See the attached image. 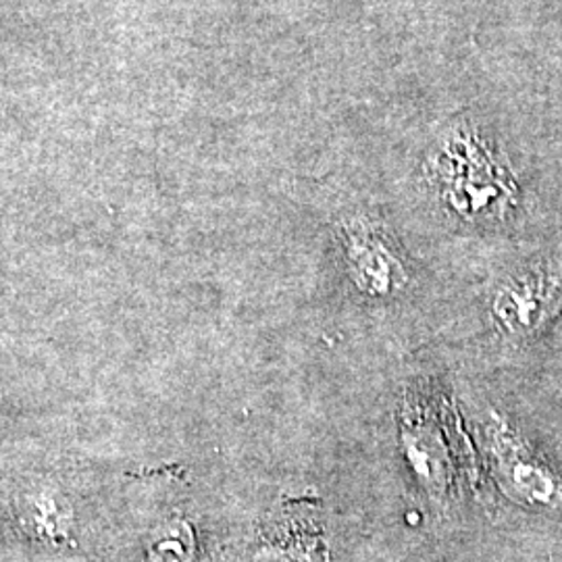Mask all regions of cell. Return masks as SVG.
Masks as SVG:
<instances>
[{
  "label": "cell",
  "mask_w": 562,
  "mask_h": 562,
  "mask_svg": "<svg viewBox=\"0 0 562 562\" xmlns=\"http://www.w3.org/2000/svg\"><path fill=\"white\" fill-rule=\"evenodd\" d=\"M485 434L494 475L510 498L540 508L562 506L561 475L522 440L503 415H490Z\"/></svg>",
  "instance_id": "obj_1"
},
{
  "label": "cell",
  "mask_w": 562,
  "mask_h": 562,
  "mask_svg": "<svg viewBox=\"0 0 562 562\" xmlns=\"http://www.w3.org/2000/svg\"><path fill=\"white\" fill-rule=\"evenodd\" d=\"M562 281L543 269L504 281L492 299V319L506 336L525 338L548 322L561 302Z\"/></svg>",
  "instance_id": "obj_2"
},
{
  "label": "cell",
  "mask_w": 562,
  "mask_h": 562,
  "mask_svg": "<svg viewBox=\"0 0 562 562\" xmlns=\"http://www.w3.org/2000/svg\"><path fill=\"white\" fill-rule=\"evenodd\" d=\"M346 262L355 288L371 301H387L408 285L406 267L373 234L357 232L346 240Z\"/></svg>",
  "instance_id": "obj_3"
},
{
  "label": "cell",
  "mask_w": 562,
  "mask_h": 562,
  "mask_svg": "<svg viewBox=\"0 0 562 562\" xmlns=\"http://www.w3.org/2000/svg\"><path fill=\"white\" fill-rule=\"evenodd\" d=\"M194 538L186 522L167 525L150 546V562H192Z\"/></svg>",
  "instance_id": "obj_4"
},
{
  "label": "cell",
  "mask_w": 562,
  "mask_h": 562,
  "mask_svg": "<svg viewBox=\"0 0 562 562\" xmlns=\"http://www.w3.org/2000/svg\"><path fill=\"white\" fill-rule=\"evenodd\" d=\"M257 562H311L306 557H302L301 548L299 550H285V548H267L259 554Z\"/></svg>",
  "instance_id": "obj_5"
}]
</instances>
